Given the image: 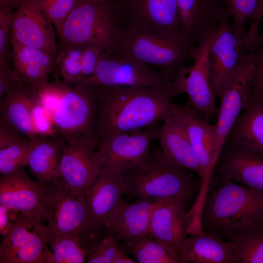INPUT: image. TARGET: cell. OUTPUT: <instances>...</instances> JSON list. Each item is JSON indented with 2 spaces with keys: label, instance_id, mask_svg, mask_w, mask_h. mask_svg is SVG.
Masks as SVG:
<instances>
[{
  "label": "cell",
  "instance_id": "1",
  "mask_svg": "<svg viewBox=\"0 0 263 263\" xmlns=\"http://www.w3.org/2000/svg\"><path fill=\"white\" fill-rule=\"evenodd\" d=\"M97 107L98 145L114 134L152 128L172 115L174 97L166 90L128 86H94Z\"/></svg>",
  "mask_w": 263,
  "mask_h": 263
},
{
  "label": "cell",
  "instance_id": "2",
  "mask_svg": "<svg viewBox=\"0 0 263 263\" xmlns=\"http://www.w3.org/2000/svg\"><path fill=\"white\" fill-rule=\"evenodd\" d=\"M189 169L168 159L161 150H151L139 169L123 174L125 195L129 199L145 197L160 205H187L197 188Z\"/></svg>",
  "mask_w": 263,
  "mask_h": 263
},
{
  "label": "cell",
  "instance_id": "3",
  "mask_svg": "<svg viewBox=\"0 0 263 263\" xmlns=\"http://www.w3.org/2000/svg\"><path fill=\"white\" fill-rule=\"evenodd\" d=\"M222 179L206 197L201 217L203 230L223 235L263 219V191Z\"/></svg>",
  "mask_w": 263,
  "mask_h": 263
},
{
  "label": "cell",
  "instance_id": "4",
  "mask_svg": "<svg viewBox=\"0 0 263 263\" xmlns=\"http://www.w3.org/2000/svg\"><path fill=\"white\" fill-rule=\"evenodd\" d=\"M121 24L114 0H75L58 34L61 46H94L116 54Z\"/></svg>",
  "mask_w": 263,
  "mask_h": 263
},
{
  "label": "cell",
  "instance_id": "5",
  "mask_svg": "<svg viewBox=\"0 0 263 263\" xmlns=\"http://www.w3.org/2000/svg\"><path fill=\"white\" fill-rule=\"evenodd\" d=\"M194 46L183 37H166L146 26L129 24L122 28L116 55L157 66L172 80L192 59Z\"/></svg>",
  "mask_w": 263,
  "mask_h": 263
},
{
  "label": "cell",
  "instance_id": "6",
  "mask_svg": "<svg viewBox=\"0 0 263 263\" xmlns=\"http://www.w3.org/2000/svg\"><path fill=\"white\" fill-rule=\"evenodd\" d=\"M96 116L94 86L79 87L62 81L60 102L52 116L58 135L68 143L96 142Z\"/></svg>",
  "mask_w": 263,
  "mask_h": 263
},
{
  "label": "cell",
  "instance_id": "7",
  "mask_svg": "<svg viewBox=\"0 0 263 263\" xmlns=\"http://www.w3.org/2000/svg\"><path fill=\"white\" fill-rule=\"evenodd\" d=\"M48 210L47 226L43 237L66 236L79 237L85 246L94 236L92 216L85 196L75 195L58 180L46 195Z\"/></svg>",
  "mask_w": 263,
  "mask_h": 263
},
{
  "label": "cell",
  "instance_id": "8",
  "mask_svg": "<svg viewBox=\"0 0 263 263\" xmlns=\"http://www.w3.org/2000/svg\"><path fill=\"white\" fill-rule=\"evenodd\" d=\"M171 81L165 74L154 71L145 63L103 52L94 72L75 85L150 87L171 93Z\"/></svg>",
  "mask_w": 263,
  "mask_h": 263
},
{
  "label": "cell",
  "instance_id": "9",
  "mask_svg": "<svg viewBox=\"0 0 263 263\" xmlns=\"http://www.w3.org/2000/svg\"><path fill=\"white\" fill-rule=\"evenodd\" d=\"M219 28V27H218ZM218 28L206 36L193 50L191 66H184L171 81L174 96L186 93L190 103L204 115L205 121L217 115L215 97L210 85V50Z\"/></svg>",
  "mask_w": 263,
  "mask_h": 263
},
{
  "label": "cell",
  "instance_id": "10",
  "mask_svg": "<svg viewBox=\"0 0 263 263\" xmlns=\"http://www.w3.org/2000/svg\"><path fill=\"white\" fill-rule=\"evenodd\" d=\"M45 226L21 212L0 244V263H52V253L44 239Z\"/></svg>",
  "mask_w": 263,
  "mask_h": 263
},
{
  "label": "cell",
  "instance_id": "11",
  "mask_svg": "<svg viewBox=\"0 0 263 263\" xmlns=\"http://www.w3.org/2000/svg\"><path fill=\"white\" fill-rule=\"evenodd\" d=\"M158 128H148L132 132L119 133L103 140L98 145L102 167L123 174L140 168L157 138Z\"/></svg>",
  "mask_w": 263,
  "mask_h": 263
},
{
  "label": "cell",
  "instance_id": "12",
  "mask_svg": "<svg viewBox=\"0 0 263 263\" xmlns=\"http://www.w3.org/2000/svg\"><path fill=\"white\" fill-rule=\"evenodd\" d=\"M94 141L65 142L56 177L75 195L85 196L98 177L102 164Z\"/></svg>",
  "mask_w": 263,
  "mask_h": 263
},
{
  "label": "cell",
  "instance_id": "13",
  "mask_svg": "<svg viewBox=\"0 0 263 263\" xmlns=\"http://www.w3.org/2000/svg\"><path fill=\"white\" fill-rule=\"evenodd\" d=\"M172 112L183 123L202 170L200 191L192 206L201 212L219 156L215 145V126L198 119L188 107L173 104Z\"/></svg>",
  "mask_w": 263,
  "mask_h": 263
},
{
  "label": "cell",
  "instance_id": "14",
  "mask_svg": "<svg viewBox=\"0 0 263 263\" xmlns=\"http://www.w3.org/2000/svg\"><path fill=\"white\" fill-rule=\"evenodd\" d=\"M229 18L220 21L210 50V85L215 98L235 78L247 37L234 33Z\"/></svg>",
  "mask_w": 263,
  "mask_h": 263
},
{
  "label": "cell",
  "instance_id": "15",
  "mask_svg": "<svg viewBox=\"0 0 263 263\" xmlns=\"http://www.w3.org/2000/svg\"><path fill=\"white\" fill-rule=\"evenodd\" d=\"M114 1L121 22L127 25H143L164 37H183L176 0Z\"/></svg>",
  "mask_w": 263,
  "mask_h": 263
},
{
  "label": "cell",
  "instance_id": "16",
  "mask_svg": "<svg viewBox=\"0 0 263 263\" xmlns=\"http://www.w3.org/2000/svg\"><path fill=\"white\" fill-rule=\"evenodd\" d=\"M254 67L253 53L249 51L243 53L235 78L219 95L220 105L215 126V145L219 154L232 127L247 105Z\"/></svg>",
  "mask_w": 263,
  "mask_h": 263
},
{
  "label": "cell",
  "instance_id": "17",
  "mask_svg": "<svg viewBox=\"0 0 263 263\" xmlns=\"http://www.w3.org/2000/svg\"><path fill=\"white\" fill-rule=\"evenodd\" d=\"M10 31L11 41L42 50L56 59L58 50L55 26L37 0H17Z\"/></svg>",
  "mask_w": 263,
  "mask_h": 263
},
{
  "label": "cell",
  "instance_id": "18",
  "mask_svg": "<svg viewBox=\"0 0 263 263\" xmlns=\"http://www.w3.org/2000/svg\"><path fill=\"white\" fill-rule=\"evenodd\" d=\"M51 185H44L33 180L24 168L11 174L1 175L0 205L36 218L42 223L47 221L46 195Z\"/></svg>",
  "mask_w": 263,
  "mask_h": 263
},
{
  "label": "cell",
  "instance_id": "19",
  "mask_svg": "<svg viewBox=\"0 0 263 263\" xmlns=\"http://www.w3.org/2000/svg\"><path fill=\"white\" fill-rule=\"evenodd\" d=\"M214 171L221 179L263 191V150L226 139Z\"/></svg>",
  "mask_w": 263,
  "mask_h": 263
},
{
  "label": "cell",
  "instance_id": "20",
  "mask_svg": "<svg viewBox=\"0 0 263 263\" xmlns=\"http://www.w3.org/2000/svg\"><path fill=\"white\" fill-rule=\"evenodd\" d=\"M38 90L34 85L14 79L0 100V124L29 141L38 136L32 121V109L38 98Z\"/></svg>",
  "mask_w": 263,
  "mask_h": 263
},
{
  "label": "cell",
  "instance_id": "21",
  "mask_svg": "<svg viewBox=\"0 0 263 263\" xmlns=\"http://www.w3.org/2000/svg\"><path fill=\"white\" fill-rule=\"evenodd\" d=\"M176 2L182 35L192 46H196L217 29L222 19L228 15L223 0H176Z\"/></svg>",
  "mask_w": 263,
  "mask_h": 263
},
{
  "label": "cell",
  "instance_id": "22",
  "mask_svg": "<svg viewBox=\"0 0 263 263\" xmlns=\"http://www.w3.org/2000/svg\"><path fill=\"white\" fill-rule=\"evenodd\" d=\"M125 191L123 174L102 167L85 195L91 214L94 235L103 230L110 216L123 200Z\"/></svg>",
  "mask_w": 263,
  "mask_h": 263
},
{
  "label": "cell",
  "instance_id": "23",
  "mask_svg": "<svg viewBox=\"0 0 263 263\" xmlns=\"http://www.w3.org/2000/svg\"><path fill=\"white\" fill-rule=\"evenodd\" d=\"M183 204L160 205L153 208L149 234L180 261L188 238V212ZM181 263V262H180Z\"/></svg>",
  "mask_w": 263,
  "mask_h": 263
},
{
  "label": "cell",
  "instance_id": "24",
  "mask_svg": "<svg viewBox=\"0 0 263 263\" xmlns=\"http://www.w3.org/2000/svg\"><path fill=\"white\" fill-rule=\"evenodd\" d=\"M158 203L150 199L138 197L133 202L122 200L108 220L104 234H119L126 245L149 234L150 216Z\"/></svg>",
  "mask_w": 263,
  "mask_h": 263
},
{
  "label": "cell",
  "instance_id": "25",
  "mask_svg": "<svg viewBox=\"0 0 263 263\" xmlns=\"http://www.w3.org/2000/svg\"><path fill=\"white\" fill-rule=\"evenodd\" d=\"M156 139L168 159L195 172L201 179L202 170L185 127L173 112L172 115L158 128Z\"/></svg>",
  "mask_w": 263,
  "mask_h": 263
},
{
  "label": "cell",
  "instance_id": "26",
  "mask_svg": "<svg viewBox=\"0 0 263 263\" xmlns=\"http://www.w3.org/2000/svg\"><path fill=\"white\" fill-rule=\"evenodd\" d=\"M13 79L34 85L39 89L47 85L50 72L56 68V59L48 53L11 41Z\"/></svg>",
  "mask_w": 263,
  "mask_h": 263
},
{
  "label": "cell",
  "instance_id": "27",
  "mask_svg": "<svg viewBox=\"0 0 263 263\" xmlns=\"http://www.w3.org/2000/svg\"><path fill=\"white\" fill-rule=\"evenodd\" d=\"M188 235L180 256L181 263H233V243L205 230Z\"/></svg>",
  "mask_w": 263,
  "mask_h": 263
},
{
  "label": "cell",
  "instance_id": "28",
  "mask_svg": "<svg viewBox=\"0 0 263 263\" xmlns=\"http://www.w3.org/2000/svg\"><path fill=\"white\" fill-rule=\"evenodd\" d=\"M65 143L58 135L38 136L32 141L28 165L38 182L50 185L58 180L56 172Z\"/></svg>",
  "mask_w": 263,
  "mask_h": 263
},
{
  "label": "cell",
  "instance_id": "29",
  "mask_svg": "<svg viewBox=\"0 0 263 263\" xmlns=\"http://www.w3.org/2000/svg\"><path fill=\"white\" fill-rule=\"evenodd\" d=\"M227 139L263 150V97L253 93Z\"/></svg>",
  "mask_w": 263,
  "mask_h": 263
},
{
  "label": "cell",
  "instance_id": "30",
  "mask_svg": "<svg viewBox=\"0 0 263 263\" xmlns=\"http://www.w3.org/2000/svg\"><path fill=\"white\" fill-rule=\"evenodd\" d=\"M225 11L232 19L233 32L247 37L252 42L259 34V26L263 18V0H223Z\"/></svg>",
  "mask_w": 263,
  "mask_h": 263
},
{
  "label": "cell",
  "instance_id": "31",
  "mask_svg": "<svg viewBox=\"0 0 263 263\" xmlns=\"http://www.w3.org/2000/svg\"><path fill=\"white\" fill-rule=\"evenodd\" d=\"M222 235L234 244L233 263H263V219Z\"/></svg>",
  "mask_w": 263,
  "mask_h": 263
},
{
  "label": "cell",
  "instance_id": "32",
  "mask_svg": "<svg viewBox=\"0 0 263 263\" xmlns=\"http://www.w3.org/2000/svg\"><path fill=\"white\" fill-rule=\"evenodd\" d=\"M32 141L26 140L0 124V173L1 176L11 174L28 165Z\"/></svg>",
  "mask_w": 263,
  "mask_h": 263
},
{
  "label": "cell",
  "instance_id": "33",
  "mask_svg": "<svg viewBox=\"0 0 263 263\" xmlns=\"http://www.w3.org/2000/svg\"><path fill=\"white\" fill-rule=\"evenodd\" d=\"M125 247L140 263H180L150 234L125 245Z\"/></svg>",
  "mask_w": 263,
  "mask_h": 263
},
{
  "label": "cell",
  "instance_id": "34",
  "mask_svg": "<svg viewBox=\"0 0 263 263\" xmlns=\"http://www.w3.org/2000/svg\"><path fill=\"white\" fill-rule=\"evenodd\" d=\"M46 243L53 251L52 263H82L87 258L84 243L78 237H55Z\"/></svg>",
  "mask_w": 263,
  "mask_h": 263
},
{
  "label": "cell",
  "instance_id": "35",
  "mask_svg": "<svg viewBox=\"0 0 263 263\" xmlns=\"http://www.w3.org/2000/svg\"><path fill=\"white\" fill-rule=\"evenodd\" d=\"M121 239L119 234L94 235L84 247L88 263H113Z\"/></svg>",
  "mask_w": 263,
  "mask_h": 263
},
{
  "label": "cell",
  "instance_id": "36",
  "mask_svg": "<svg viewBox=\"0 0 263 263\" xmlns=\"http://www.w3.org/2000/svg\"><path fill=\"white\" fill-rule=\"evenodd\" d=\"M83 47L76 46H61L56 59L63 81L76 85L83 78L81 57Z\"/></svg>",
  "mask_w": 263,
  "mask_h": 263
},
{
  "label": "cell",
  "instance_id": "37",
  "mask_svg": "<svg viewBox=\"0 0 263 263\" xmlns=\"http://www.w3.org/2000/svg\"><path fill=\"white\" fill-rule=\"evenodd\" d=\"M39 6L53 23L57 34L72 10L75 0H37Z\"/></svg>",
  "mask_w": 263,
  "mask_h": 263
},
{
  "label": "cell",
  "instance_id": "38",
  "mask_svg": "<svg viewBox=\"0 0 263 263\" xmlns=\"http://www.w3.org/2000/svg\"><path fill=\"white\" fill-rule=\"evenodd\" d=\"M17 6V0L0 3V62L11 52L9 49L11 25L14 9Z\"/></svg>",
  "mask_w": 263,
  "mask_h": 263
},
{
  "label": "cell",
  "instance_id": "39",
  "mask_svg": "<svg viewBox=\"0 0 263 263\" xmlns=\"http://www.w3.org/2000/svg\"><path fill=\"white\" fill-rule=\"evenodd\" d=\"M248 51L254 57V67L251 80L250 90L263 97V37L259 35L250 44Z\"/></svg>",
  "mask_w": 263,
  "mask_h": 263
},
{
  "label": "cell",
  "instance_id": "40",
  "mask_svg": "<svg viewBox=\"0 0 263 263\" xmlns=\"http://www.w3.org/2000/svg\"><path fill=\"white\" fill-rule=\"evenodd\" d=\"M32 121L34 130L38 136L58 135L51 116L40 102L39 98L33 107Z\"/></svg>",
  "mask_w": 263,
  "mask_h": 263
},
{
  "label": "cell",
  "instance_id": "41",
  "mask_svg": "<svg viewBox=\"0 0 263 263\" xmlns=\"http://www.w3.org/2000/svg\"><path fill=\"white\" fill-rule=\"evenodd\" d=\"M61 81L56 80L49 82L38 90L40 102L49 113L52 119V116L57 108L61 95Z\"/></svg>",
  "mask_w": 263,
  "mask_h": 263
},
{
  "label": "cell",
  "instance_id": "42",
  "mask_svg": "<svg viewBox=\"0 0 263 263\" xmlns=\"http://www.w3.org/2000/svg\"><path fill=\"white\" fill-rule=\"evenodd\" d=\"M103 52L105 51L96 47H83L81 57L83 78L94 72Z\"/></svg>",
  "mask_w": 263,
  "mask_h": 263
},
{
  "label": "cell",
  "instance_id": "43",
  "mask_svg": "<svg viewBox=\"0 0 263 263\" xmlns=\"http://www.w3.org/2000/svg\"><path fill=\"white\" fill-rule=\"evenodd\" d=\"M11 60H12V51L3 61L0 62V100L3 97L14 80L13 68H11L10 64Z\"/></svg>",
  "mask_w": 263,
  "mask_h": 263
},
{
  "label": "cell",
  "instance_id": "44",
  "mask_svg": "<svg viewBox=\"0 0 263 263\" xmlns=\"http://www.w3.org/2000/svg\"><path fill=\"white\" fill-rule=\"evenodd\" d=\"M11 210L0 205V233L4 236L6 235L12 228L15 218H10Z\"/></svg>",
  "mask_w": 263,
  "mask_h": 263
},
{
  "label": "cell",
  "instance_id": "45",
  "mask_svg": "<svg viewBox=\"0 0 263 263\" xmlns=\"http://www.w3.org/2000/svg\"><path fill=\"white\" fill-rule=\"evenodd\" d=\"M136 262L129 258L122 249L119 248L113 263H135Z\"/></svg>",
  "mask_w": 263,
  "mask_h": 263
},
{
  "label": "cell",
  "instance_id": "46",
  "mask_svg": "<svg viewBox=\"0 0 263 263\" xmlns=\"http://www.w3.org/2000/svg\"><path fill=\"white\" fill-rule=\"evenodd\" d=\"M90 1H91V2H102V1H106L107 0H88Z\"/></svg>",
  "mask_w": 263,
  "mask_h": 263
},
{
  "label": "cell",
  "instance_id": "47",
  "mask_svg": "<svg viewBox=\"0 0 263 263\" xmlns=\"http://www.w3.org/2000/svg\"><path fill=\"white\" fill-rule=\"evenodd\" d=\"M263 37V34L262 35H261Z\"/></svg>",
  "mask_w": 263,
  "mask_h": 263
}]
</instances>
